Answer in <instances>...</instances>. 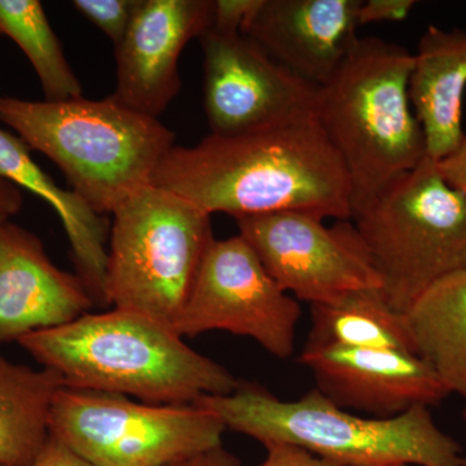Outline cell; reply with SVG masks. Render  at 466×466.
<instances>
[{
  "instance_id": "cell-1",
  "label": "cell",
  "mask_w": 466,
  "mask_h": 466,
  "mask_svg": "<svg viewBox=\"0 0 466 466\" xmlns=\"http://www.w3.org/2000/svg\"><path fill=\"white\" fill-rule=\"evenodd\" d=\"M152 184L208 216H352L348 171L317 115L238 137L210 134L195 147L175 146Z\"/></svg>"
},
{
  "instance_id": "cell-2",
  "label": "cell",
  "mask_w": 466,
  "mask_h": 466,
  "mask_svg": "<svg viewBox=\"0 0 466 466\" xmlns=\"http://www.w3.org/2000/svg\"><path fill=\"white\" fill-rule=\"evenodd\" d=\"M66 388L109 392L159 404H195L231 394L238 380L189 348L171 325L113 309L27 334L18 341Z\"/></svg>"
},
{
  "instance_id": "cell-3",
  "label": "cell",
  "mask_w": 466,
  "mask_h": 466,
  "mask_svg": "<svg viewBox=\"0 0 466 466\" xmlns=\"http://www.w3.org/2000/svg\"><path fill=\"white\" fill-rule=\"evenodd\" d=\"M195 404L226 429L268 444H291L341 466L407 464L465 466L461 447L435 424L428 407L391 419L343 410L317 388L283 400L256 382L240 381L227 395Z\"/></svg>"
},
{
  "instance_id": "cell-4",
  "label": "cell",
  "mask_w": 466,
  "mask_h": 466,
  "mask_svg": "<svg viewBox=\"0 0 466 466\" xmlns=\"http://www.w3.org/2000/svg\"><path fill=\"white\" fill-rule=\"evenodd\" d=\"M0 122L29 148L47 156L72 191L106 217L152 184L175 147V134L158 118L135 112L113 96L58 101L0 96Z\"/></svg>"
},
{
  "instance_id": "cell-5",
  "label": "cell",
  "mask_w": 466,
  "mask_h": 466,
  "mask_svg": "<svg viewBox=\"0 0 466 466\" xmlns=\"http://www.w3.org/2000/svg\"><path fill=\"white\" fill-rule=\"evenodd\" d=\"M412 64L400 45L359 38L336 75L319 86L317 116L348 171L351 218L428 157L408 95Z\"/></svg>"
},
{
  "instance_id": "cell-6",
  "label": "cell",
  "mask_w": 466,
  "mask_h": 466,
  "mask_svg": "<svg viewBox=\"0 0 466 466\" xmlns=\"http://www.w3.org/2000/svg\"><path fill=\"white\" fill-rule=\"evenodd\" d=\"M381 279L383 299L406 314L422 294L466 268V201L426 157L351 218Z\"/></svg>"
},
{
  "instance_id": "cell-7",
  "label": "cell",
  "mask_w": 466,
  "mask_h": 466,
  "mask_svg": "<svg viewBox=\"0 0 466 466\" xmlns=\"http://www.w3.org/2000/svg\"><path fill=\"white\" fill-rule=\"evenodd\" d=\"M112 216L109 306L174 327L216 240L211 216L153 184L130 196Z\"/></svg>"
},
{
  "instance_id": "cell-8",
  "label": "cell",
  "mask_w": 466,
  "mask_h": 466,
  "mask_svg": "<svg viewBox=\"0 0 466 466\" xmlns=\"http://www.w3.org/2000/svg\"><path fill=\"white\" fill-rule=\"evenodd\" d=\"M226 426L198 404L159 406L63 388L50 434L95 466H167L222 446Z\"/></svg>"
},
{
  "instance_id": "cell-9",
  "label": "cell",
  "mask_w": 466,
  "mask_h": 466,
  "mask_svg": "<svg viewBox=\"0 0 466 466\" xmlns=\"http://www.w3.org/2000/svg\"><path fill=\"white\" fill-rule=\"evenodd\" d=\"M299 318V300L281 289L238 233L210 245L173 328L180 337L211 330L249 337L274 357L288 359Z\"/></svg>"
},
{
  "instance_id": "cell-10",
  "label": "cell",
  "mask_w": 466,
  "mask_h": 466,
  "mask_svg": "<svg viewBox=\"0 0 466 466\" xmlns=\"http://www.w3.org/2000/svg\"><path fill=\"white\" fill-rule=\"evenodd\" d=\"M324 220L284 211L236 222L268 274L297 300L323 305L352 291L381 290V279L352 220H337L332 227Z\"/></svg>"
},
{
  "instance_id": "cell-11",
  "label": "cell",
  "mask_w": 466,
  "mask_h": 466,
  "mask_svg": "<svg viewBox=\"0 0 466 466\" xmlns=\"http://www.w3.org/2000/svg\"><path fill=\"white\" fill-rule=\"evenodd\" d=\"M198 39L210 134L238 137L317 115L319 86L294 75L248 36L208 29Z\"/></svg>"
},
{
  "instance_id": "cell-12",
  "label": "cell",
  "mask_w": 466,
  "mask_h": 466,
  "mask_svg": "<svg viewBox=\"0 0 466 466\" xmlns=\"http://www.w3.org/2000/svg\"><path fill=\"white\" fill-rule=\"evenodd\" d=\"M214 0H140L116 47L113 97L158 118L180 91L177 63L186 46L213 23Z\"/></svg>"
},
{
  "instance_id": "cell-13",
  "label": "cell",
  "mask_w": 466,
  "mask_h": 466,
  "mask_svg": "<svg viewBox=\"0 0 466 466\" xmlns=\"http://www.w3.org/2000/svg\"><path fill=\"white\" fill-rule=\"evenodd\" d=\"M300 363L317 389L337 406L375 419H391L449 397L433 370L410 352L308 345Z\"/></svg>"
},
{
  "instance_id": "cell-14",
  "label": "cell",
  "mask_w": 466,
  "mask_h": 466,
  "mask_svg": "<svg viewBox=\"0 0 466 466\" xmlns=\"http://www.w3.org/2000/svg\"><path fill=\"white\" fill-rule=\"evenodd\" d=\"M95 303L76 275L58 268L38 236L0 226V343L72 323Z\"/></svg>"
},
{
  "instance_id": "cell-15",
  "label": "cell",
  "mask_w": 466,
  "mask_h": 466,
  "mask_svg": "<svg viewBox=\"0 0 466 466\" xmlns=\"http://www.w3.org/2000/svg\"><path fill=\"white\" fill-rule=\"evenodd\" d=\"M360 0H263L242 35L294 75L329 81L359 36Z\"/></svg>"
},
{
  "instance_id": "cell-16",
  "label": "cell",
  "mask_w": 466,
  "mask_h": 466,
  "mask_svg": "<svg viewBox=\"0 0 466 466\" xmlns=\"http://www.w3.org/2000/svg\"><path fill=\"white\" fill-rule=\"evenodd\" d=\"M466 88V32L431 25L420 38L408 79V95L421 126L426 156L433 161L459 148Z\"/></svg>"
},
{
  "instance_id": "cell-17",
  "label": "cell",
  "mask_w": 466,
  "mask_h": 466,
  "mask_svg": "<svg viewBox=\"0 0 466 466\" xmlns=\"http://www.w3.org/2000/svg\"><path fill=\"white\" fill-rule=\"evenodd\" d=\"M20 137L0 128V177L39 196L56 211L69 238L76 276L95 305L109 306L106 294L108 218L100 216L75 191L58 187L30 157Z\"/></svg>"
},
{
  "instance_id": "cell-18",
  "label": "cell",
  "mask_w": 466,
  "mask_h": 466,
  "mask_svg": "<svg viewBox=\"0 0 466 466\" xmlns=\"http://www.w3.org/2000/svg\"><path fill=\"white\" fill-rule=\"evenodd\" d=\"M404 318L416 357L466 400V268L429 288Z\"/></svg>"
},
{
  "instance_id": "cell-19",
  "label": "cell",
  "mask_w": 466,
  "mask_h": 466,
  "mask_svg": "<svg viewBox=\"0 0 466 466\" xmlns=\"http://www.w3.org/2000/svg\"><path fill=\"white\" fill-rule=\"evenodd\" d=\"M60 377L47 368L8 360L0 352V466H25L50 435V413Z\"/></svg>"
},
{
  "instance_id": "cell-20",
  "label": "cell",
  "mask_w": 466,
  "mask_h": 466,
  "mask_svg": "<svg viewBox=\"0 0 466 466\" xmlns=\"http://www.w3.org/2000/svg\"><path fill=\"white\" fill-rule=\"evenodd\" d=\"M306 343L415 354L406 318L389 306L379 289L352 291L334 302L311 306Z\"/></svg>"
},
{
  "instance_id": "cell-21",
  "label": "cell",
  "mask_w": 466,
  "mask_h": 466,
  "mask_svg": "<svg viewBox=\"0 0 466 466\" xmlns=\"http://www.w3.org/2000/svg\"><path fill=\"white\" fill-rule=\"evenodd\" d=\"M5 34L26 55L46 100L84 96V87L67 63L61 43L38 0H0V35Z\"/></svg>"
},
{
  "instance_id": "cell-22",
  "label": "cell",
  "mask_w": 466,
  "mask_h": 466,
  "mask_svg": "<svg viewBox=\"0 0 466 466\" xmlns=\"http://www.w3.org/2000/svg\"><path fill=\"white\" fill-rule=\"evenodd\" d=\"M140 0H75L73 7L113 42L125 38Z\"/></svg>"
},
{
  "instance_id": "cell-23",
  "label": "cell",
  "mask_w": 466,
  "mask_h": 466,
  "mask_svg": "<svg viewBox=\"0 0 466 466\" xmlns=\"http://www.w3.org/2000/svg\"><path fill=\"white\" fill-rule=\"evenodd\" d=\"M263 0H214L213 23L208 29L222 34H242L256 16Z\"/></svg>"
},
{
  "instance_id": "cell-24",
  "label": "cell",
  "mask_w": 466,
  "mask_h": 466,
  "mask_svg": "<svg viewBox=\"0 0 466 466\" xmlns=\"http://www.w3.org/2000/svg\"><path fill=\"white\" fill-rule=\"evenodd\" d=\"M415 0H368L361 2L359 8V26L372 23H398L406 20L416 7Z\"/></svg>"
},
{
  "instance_id": "cell-25",
  "label": "cell",
  "mask_w": 466,
  "mask_h": 466,
  "mask_svg": "<svg viewBox=\"0 0 466 466\" xmlns=\"http://www.w3.org/2000/svg\"><path fill=\"white\" fill-rule=\"evenodd\" d=\"M267 456L259 466H341L291 444H268Z\"/></svg>"
},
{
  "instance_id": "cell-26",
  "label": "cell",
  "mask_w": 466,
  "mask_h": 466,
  "mask_svg": "<svg viewBox=\"0 0 466 466\" xmlns=\"http://www.w3.org/2000/svg\"><path fill=\"white\" fill-rule=\"evenodd\" d=\"M25 466H95L70 449L63 441L48 435L38 455Z\"/></svg>"
},
{
  "instance_id": "cell-27",
  "label": "cell",
  "mask_w": 466,
  "mask_h": 466,
  "mask_svg": "<svg viewBox=\"0 0 466 466\" xmlns=\"http://www.w3.org/2000/svg\"><path fill=\"white\" fill-rule=\"evenodd\" d=\"M438 173L447 186L459 192L466 201V137L459 148L447 157L435 161Z\"/></svg>"
},
{
  "instance_id": "cell-28",
  "label": "cell",
  "mask_w": 466,
  "mask_h": 466,
  "mask_svg": "<svg viewBox=\"0 0 466 466\" xmlns=\"http://www.w3.org/2000/svg\"><path fill=\"white\" fill-rule=\"evenodd\" d=\"M167 466H241V464L240 460L223 449V446H219L217 449L198 453V455L192 456V458L180 460V461Z\"/></svg>"
},
{
  "instance_id": "cell-29",
  "label": "cell",
  "mask_w": 466,
  "mask_h": 466,
  "mask_svg": "<svg viewBox=\"0 0 466 466\" xmlns=\"http://www.w3.org/2000/svg\"><path fill=\"white\" fill-rule=\"evenodd\" d=\"M23 207V195L15 184L0 177V208L15 216Z\"/></svg>"
},
{
  "instance_id": "cell-30",
  "label": "cell",
  "mask_w": 466,
  "mask_h": 466,
  "mask_svg": "<svg viewBox=\"0 0 466 466\" xmlns=\"http://www.w3.org/2000/svg\"><path fill=\"white\" fill-rule=\"evenodd\" d=\"M9 217H11V214H8L7 211L3 210V208H0V226L5 225V222H8Z\"/></svg>"
},
{
  "instance_id": "cell-31",
  "label": "cell",
  "mask_w": 466,
  "mask_h": 466,
  "mask_svg": "<svg viewBox=\"0 0 466 466\" xmlns=\"http://www.w3.org/2000/svg\"><path fill=\"white\" fill-rule=\"evenodd\" d=\"M373 466H412L407 464H389V465H373Z\"/></svg>"
},
{
  "instance_id": "cell-32",
  "label": "cell",
  "mask_w": 466,
  "mask_h": 466,
  "mask_svg": "<svg viewBox=\"0 0 466 466\" xmlns=\"http://www.w3.org/2000/svg\"><path fill=\"white\" fill-rule=\"evenodd\" d=\"M464 416H465V420H466V410H465V413H464Z\"/></svg>"
}]
</instances>
